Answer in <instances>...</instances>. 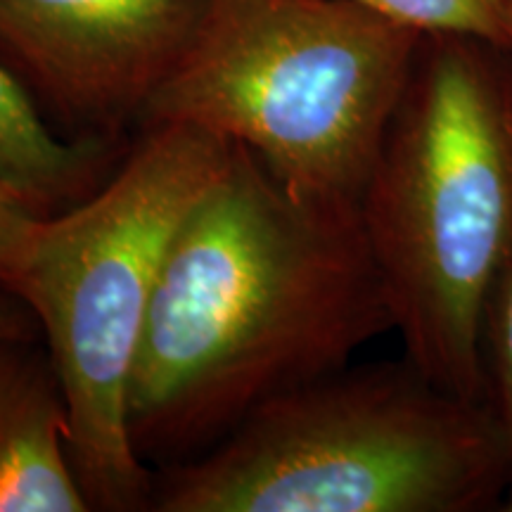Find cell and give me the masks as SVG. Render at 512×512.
<instances>
[{
    "instance_id": "ba28073f",
    "label": "cell",
    "mask_w": 512,
    "mask_h": 512,
    "mask_svg": "<svg viewBox=\"0 0 512 512\" xmlns=\"http://www.w3.org/2000/svg\"><path fill=\"white\" fill-rule=\"evenodd\" d=\"M126 150L57 136L0 64V181L15 188L38 216H55L93 195Z\"/></svg>"
},
{
    "instance_id": "3957f363",
    "label": "cell",
    "mask_w": 512,
    "mask_h": 512,
    "mask_svg": "<svg viewBox=\"0 0 512 512\" xmlns=\"http://www.w3.org/2000/svg\"><path fill=\"white\" fill-rule=\"evenodd\" d=\"M510 482L489 408L403 356L299 384L209 451L157 467L150 512H484Z\"/></svg>"
},
{
    "instance_id": "9c48e42d",
    "label": "cell",
    "mask_w": 512,
    "mask_h": 512,
    "mask_svg": "<svg viewBox=\"0 0 512 512\" xmlns=\"http://www.w3.org/2000/svg\"><path fill=\"white\" fill-rule=\"evenodd\" d=\"M420 34L467 36L510 53L503 0H351Z\"/></svg>"
},
{
    "instance_id": "7c38bea8",
    "label": "cell",
    "mask_w": 512,
    "mask_h": 512,
    "mask_svg": "<svg viewBox=\"0 0 512 512\" xmlns=\"http://www.w3.org/2000/svg\"><path fill=\"white\" fill-rule=\"evenodd\" d=\"M41 335L38 332L36 318L22 299L0 287V337H31Z\"/></svg>"
},
{
    "instance_id": "4fadbf2b",
    "label": "cell",
    "mask_w": 512,
    "mask_h": 512,
    "mask_svg": "<svg viewBox=\"0 0 512 512\" xmlns=\"http://www.w3.org/2000/svg\"><path fill=\"white\" fill-rule=\"evenodd\" d=\"M505 19H508V34H510V55H512V0H503Z\"/></svg>"
},
{
    "instance_id": "8992f818",
    "label": "cell",
    "mask_w": 512,
    "mask_h": 512,
    "mask_svg": "<svg viewBox=\"0 0 512 512\" xmlns=\"http://www.w3.org/2000/svg\"><path fill=\"white\" fill-rule=\"evenodd\" d=\"M209 0H0V64L69 143L128 147Z\"/></svg>"
},
{
    "instance_id": "5bb4252c",
    "label": "cell",
    "mask_w": 512,
    "mask_h": 512,
    "mask_svg": "<svg viewBox=\"0 0 512 512\" xmlns=\"http://www.w3.org/2000/svg\"><path fill=\"white\" fill-rule=\"evenodd\" d=\"M501 510H505V512H512V494L505 498V503L501 505Z\"/></svg>"
},
{
    "instance_id": "5b68a950",
    "label": "cell",
    "mask_w": 512,
    "mask_h": 512,
    "mask_svg": "<svg viewBox=\"0 0 512 512\" xmlns=\"http://www.w3.org/2000/svg\"><path fill=\"white\" fill-rule=\"evenodd\" d=\"M425 34L351 0H209L140 119L245 145L297 200H361Z\"/></svg>"
},
{
    "instance_id": "7a4b0ae2",
    "label": "cell",
    "mask_w": 512,
    "mask_h": 512,
    "mask_svg": "<svg viewBox=\"0 0 512 512\" xmlns=\"http://www.w3.org/2000/svg\"><path fill=\"white\" fill-rule=\"evenodd\" d=\"M408 361L484 403L482 325L512 259V55L422 38L361 200Z\"/></svg>"
},
{
    "instance_id": "277c9868",
    "label": "cell",
    "mask_w": 512,
    "mask_h": 512,
    "mask_svg": "<svg viewBox=\"0 0 512 512\" xmlns=\"http://www.w3.org/2000/svg\"><path fill=\"white\" fill-rule=\"evenodd\" d=\"M228 157V140L202 128H143L93 195L36 221L3 275L60 375L91 512H150L155 470L128 437V384L166 249Z\"/></svg>"
},
{
    "instance_id": "30bf717a",
    "label": "cell",
    "mask_w": 512,
    "mask_h": 512,
    "mask_svg": "<svg viewBox=\"0 0 512 512\" xmlns=\"http://www.w3.org/2000/svg\"><path fill=\"white\" fill-rule=\"evenodd\" d=\"M482 375L484 406L489 408L503 437L512 479V259L491 290L484 311Z\"/></svg>"
},
{
    "instance_id": "6da1fadb",
    "label": "cell",
    "mask_w": 512,
    "mask_h": 512,
    "mask_svg": "<svg viewBox=\"0 0 512 512\" xmlns=\"http://www.w3.org/2000/svg\"><path fill=\"white\" fill-rule=\"evenodd\" d=\"M389 330L361 211L297 200L230 143L166 249L128 384V437L152 470L185 463Z\"/></svg>"
},
{
    "instance_id": "52a82bcc",
    "label": "cell",
    "mask_w": 512,
    "mask_h": 512,
    "mask_svg": "<svg viewBox=\"0 0 512 512\" xmlns=\"http://www.w3.org/2000/svg\"><path fill=\"white\" fill-rule=\"evenodd\" d=\"M0 512H91L69 456V413L41 335L0 337Z\"/></svg>"
},
{
    "instance_id": "8fae6325",
    "label": "cell",
    "mask_w": 512,
    "mask_h": 512,
    "mask_svg": "<svg viewBox=\"0 0 512 512\" xmlns=\"http://www.w3.org/2000/svg\"><path fill=\"white\" fill-rule=\"evenodd\" d=\"M38 219L43 216H38L36 209L15 188L0 181V283L12 261L22 252Z\"/></svg>"
}]
</instances>
